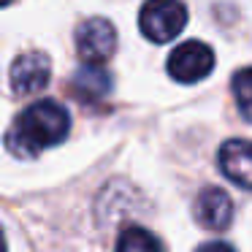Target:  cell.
<instances>
[{
    "label": "cell",
    "instance_id": "cell-1",
    "mask_svg": "<svg viewBox=\"0 0 252 252\" xmlns=\"http://www.w3.org/2000/svg\"><path fill=\"white\" fill-rule=\"evenodd\" d=\"M71 117L57 100H38L14 120L6 133V147L17 158H38L44 149L65 141Z\"/></svg>",
    "mask_w": 252,
    "mask_h": 252
},
{
    "label": "cell",
    "instance_id": "cell-2",
    "mask_svg": "<svg viewBox=\"0 0 252 252\" xmlns=\"http://www.w3.org/2000/svg\"><path fill=\"white\" fill-rule=\"evenodd\" d=\"M187 8L182 0H147L138 17V28L155 44H168L185 30Z\"/></svg>",
    "mask_w": 252,
    "mask_h": 252
},
{
    "label": "cell",
    "instance_id": "cell-3",
    "mask_svg": "<svg viewBox=\"0 0 252 252\" xmlns=\"http://www.w3.org/2000/svg\"><path fill=\"white\" fill-rule=\"evenodd\" d=\"M117 49V30L111 22L100 17H93L79 25L76 30V52L87 65H100L106 63Z\"/></svg>",
    "mask_w": 252,
    "mask_h": 252
},
{
    "label": "cell",
    "instance_id": "cell-4",
    "mask_svg": "<svg viewBox=\"0 0 252 252\" xmlns=\"http://www.w3.org/2000/svg\"><path fill=\"white\" fill-rule=\"evenodd\" d=\"M214 68V52L201 41H185L168 57V73L182 84L201 82Z\"/></svg>",
    "mask_w": 252,
    "mask_h": 252
},
{
    "label": "cell",
    "instance_id": "cell-5",
    "mask_svg": "<svg viewBox=\"0 0 252 252\" xmlns=\"http://www.w3.org/2000/svg\"><path fill=\"white\" fill-rule=\"evenodd\" d=\"M49 76H52V65L44 52H28V55L17 57L11 65V73H8L11 90L17 95L41 93L49 84Z\"/></svg>",
    "mask_w": 252,
    "mask_h": 252
},
{
    "label": "cell",
    "instance_id": "cell-6",
    "mask_svg": "<svg viewBox=\"0 0 252 252\" xmlns=\"http://www.w3.org/2000/svg\"><path fill=\"white\" fill-rule=\"evenodd\" d=\"M192 214H195L198 225L209 230H222L230 225L233 220V201L225 190L220 187H206L201 190V195L195 198V206H192Z\"/></svg>",
    "mask_w": 252,
    "mask_h": 252
},
{
    "label": "cell",
    "instance_id": "cell-7",
    "mask_svg": "<svg viewBox=\"0 0 252 252\" xmlns=\"http://www.w3.org/2000/svg\"><path fill=\"white\" fill-rule=\"evenodd\" d=\"M220 168L233 185L252 190V141L230 138L220 149Z\"/></svg>",
    "mask_w": 252,
    "mask_h": 252
},
{
    "label": "cell",
    "instance_id": "cell-8",
    "mask_svg": "<svg viewBox=\"0 0 252 252\" xmlns=\"http://www.w3.org/2000/svg\"><path fill=\"white\" fill-rule=\"evenodd\" d=\"M71 93L82 103H95V100L106 98L111 93V76L100 65H84L73 73Z\"/></svg>",
    "mask_w": 252,
    "mask_h": 252
},
{
    "label": "cell",
    "instance_id": "cell-9",
    "mask_svg": "<svg viewBox=\"0 0 252 252\" xmlns=\"http://www.w3.org/2000/svg\"><path fill=\"white\" fill-rule=\"evenodd\" d=\"M117 252H163V244L158 241V236H152L141 225H130L120 233L117 241Z\"/></svg>",
    "mask_w": 252,
    "mask_h": 252
},
{
    "label": "cell",
    "instance_id": "cell-10",
    "mask_svg": "<svg viewBox=\"0 0 252 252\" xmlns=\"http://www.w3.org/2000/svg\"><path fill=\"white\" fill-rule=\"evenodd\" d=\"M233 95L244 120L252 122V68H244L233 76Z\"/></svg>",
    "mask_w": 252,
    "mask_h": 252
},
{
    "label": "cell",
    "instance_id": "cell-11",
    "mask_svg": "<svg viewBox=\"0 0 252 252\" xmlns=\"http://www.w3.org/2000/svg\"><path fill=\"white\" fill-rule=\"evenodd\" d=\"M195 252H236L230 244H222V241H209V244L198 247Z\"/></svg>",
    "mask_w": 252,
    "mask_h": 252
},
{
    "label": "cell",
    "instance_id": "cell-12",
    "mask_svg": "<svg viewBox=\"0 0 252 252\" xmlns=\"http://www.w3.org/2000/svg\"><path fill=\"white\" fill-rule=\"evenodd\" d=\"M0 252H6V239H3V233H0Z\"/></svg>",
    "mask_w": 252,
    "mask_h": 252
},
{
    "label": "cell",
    "instance_id": "cell-13",
    "mask_svg": "<svg viewBox=\"0 0 252 252\" xmlns=\"http://www.w3.org/2000/svg\"><path fill=\"white\" fill-rule=\"evenodd\" d=\"M8 3H14V0H0V8H3V6H8Z\"/></svg>",
    "mask_w": 252,
    "mask_h": 252
}]
</instances>
